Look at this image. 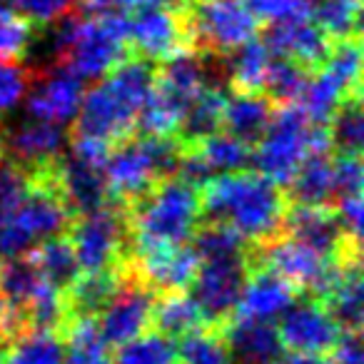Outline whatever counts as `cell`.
Returning a JSON list of instances; mask_svg holds the SVG:
<instances>
[{
  "mask_svg": "<svg viewBox=\"0 0 364 364\" xmlns=\"http://www.w3.org/2000/svg\"><path fill=\"white\" fill-rule=\"evenodd\" d=\"M203 220L235 230L247 245L269 242L282 235L287 195L259 172L237 170L215 175L200 190Z\"/></svg>",
  "mask_w": 364,
  "mask_h": 364,
  "instance_id": "obj_1",
  "label": "cell"
},
{
  "mask_svg": "<svg viewBox=\"0 0 364 364\" xmlns=\"http://www.w3.org/2000/svg\"><path fill=\"white\" fill-rule=\"evenodd\" d=\"M155 85V63L125 58L105 77L85 90L75 117V132L115 145L135 132L140 107Z\"/></svg>",
  "mask_w": 364,
  "mask_h": 364,
  "instance_id": "obj_2",
  "label": "cell"
},
{
  "mask_svg": "<svg viewBox=\"0 0 364 364\" xmlns=\"http://www.w3.org/2000/svg\"><path fill=\"white\" fill-rule=\"evenodd\" d=\"M48 50L58 63L68 65L82 82L100 80L130 53L127 16L122 11L102 16H65L50 23Z\"/></svg>",
  "mask_w": 364,
  "mask_h": 364,
  "instance_id": "obj_3",
  "label": "cell"
},
{
  "mask_svg": "<svg viewBox=\"0 0 364 364\" xmlns=\"http://www.w3.org/2000/svg\"><path fill=\"white\" fill-rule=\"evenodd\" d=\"M125 210L130 225L127 250L188 245L203 223L200 190L177 175L162 177Z\"/></svg>",
  "mask_w": 364,
  "mask_h": 364,
  "instance_id": "obj_4",
  "label": "cell"
},
{
  "mask_svg": "<svg viewBox=\"0 0 364 364\" xmlns=\"http://www.w3.org/2000/svg\"><path fill=\"white\" fill-rule=\"evenodd\" d=\"M180 155L182 142L177 137L127 135L117 140L102 167L110 203L127 208L140 200L155 182L175 175Z\"/></svg>",
  "mask_w": 364,
  "mask_h": 364,
  "instance_id": "obj_5",
  "label": "cell"
},
{
  "mask_svg": "<svg viewBox=\"0 0 364 364\" xmlns=\"http://www.w3.org/2000/svg\"><path fill=\"white\" fill-rule=\"evenodd\" d=\"M314 150H329L327 130L314 125L297 102L277 105L252 147V165L274 185L287 188L302 160Z\"/></svg>",
  "mask_w": 364,
  "mask_h": 364,
  "instance_id": "obj_6",
  "label": "cell"
},
{
  "mask_svg": "<svg viewBox=\"0 0 364 364\" xmlns=\"http://www.w3.org/2000/svg\"><path fill=\"white\" fill-rule=\"evenodd\" d=\"M73 215L63 203L50 170H41L33 177V185L23 203L0 220V259L26 257L46 240L65 235Z\"/></svg>",
  "mask_w": 364,
  "mask_h": 364,
  "instance_id": "obj_7",
  "label": "cell"
},
{
  "mask_svg": "<svg viewBox=\"0 0 364 364\" xmlns=\"http://www.w3.org/2000/svg\"><path fill=\"white\" fill-rule=\"evenodd\" d=\"M190 48L225 58L257 36L259 21L245 0H193L185 8Z\"/></svg>",
  "mask_w": 364,
  "mask_h": 364,
  "instance_id": "obj_8",
  "label": "cell"
},
{
  "mask_svg": "<svg viewBox=\"0 0 364 364\" xmlns=\"http://www.w3.org/2000/svg\"><path fill=\"white\" fill-rule=\"evenodd\" d=\"M68 230H70L68 240L75 250L80 272L125 264L130 247V225H127V210L122 205L107 203L92 213L80 215Z\"/></svg>",
  "mask_w": 364,
  "mask_h": 364,
  "instance_id": "obj_9",
  "label": "cell"
},
{
  "mask_svg": "<svg viewBox=\"0 0 364 364\" xmlns=\"http://www.w3.org/2000/svg\"><path fill=\"white\" fill-rule=\"evenodd\" d=\"M342 257H327L287 235H279V237L255 247L252 264H264L282 279H287L294 289H302L319 299L332 284Z\"/></svg>",
  "mask_w": 364,
  "mask_h": 364,
  "instance_id": "obj_10",
  "label": "cell"
},
{
  "mask_svg": "<svg viewBox=\"0 0 364 364\" xmlns=\"http://www.w3.org/2000/svg\"><path fill=\"white\" fill-rule=\"evenodd\" d=\"M250 267H252L250 255L200 262L198 274L190 284V297L200 307L208 327H223L235 314Z\"/></svg>",
  "mask_w": 364,
  "mask_h": 364,
  "instance_id": "obj_11",
  "label": "cell"
},
{
  "mask_svg": "<svg viewBox=\"0 0 364 364\" xmlns=\"http://www.w3.org/2000/svg\"><path fill=\"white\" fill-rule=\"evenodd\" d=\"M155 297V289H150L142 279H137L125 264V279L95 319L102 339L110 347H120V344L135 339L137 334L147 332Z\"/></svg>",
  "mask_w": 364,
  "mask_h": 364,
  "instance_id": "obj_12",
  "label": "cell"
},
{
  "mask_svg": "<svg viewBox=\"0 0 364 364\" xmlns=\"http://www.w3.org/2000/svg\"><path fill=\"white\" fill-rule=\"evenodd\" d=\"M277 319L279 342L289 352H332V347L344 332L337 324V319L329 314V309L324 307L322 299L312 297V294L302 299L294 297V302Z\"/></svg>",
  "mask_w": 364,
  "mask_h": 364,
  "instance_id": "obj_13",
  "label": "cell"
},
{
  "mask_svg": "<svg viewBox=\"0 0 364 364\" xmlns=\"http://www.w3.org/2000/svg\"><path fill=\"white\" fill-rule=\"evenodd\" d=\"M127 18V43L137 58L150 63H162L182 48H190L185 13L170 8L147 6L130 11Z\"/></svg>",
  "mask_w": 364,
  "mask_h": 364,
  "instance_id": "obj_14",
  "label": "cell"
},
{
  "mask_svg": "<svg viewBox=\"0 0 364 364\" xmlns=\"http://www.w3.org/2000/svg\"><path fill=\"white\" fill-rule=\"evenodd\" d=\"M82 95H85V82L68 65L55 63L46 73H41L36 80H31L26 95V110L36 120L68 127L70 122H75Z\"/></svg>",
  "mask_w": 364,
  "mask_h": 364,
  "instance_id": "obj_15",
  "label": "cell"
},
{
  "mask_svg": "<svg viewBox=\"0 0 364 364\" xmlns=\"http://www.w3.org/2000/svg\"><path fill=\"white\" fill-rule=\"evenodd\" d=\"M125 259L127 269L157 294L190 289L200 267V257L190 245L127 250Z\"/></svg>",
  "mask_w": 364,
  "mask_h": 364,
  "instance_id": "obj_16",
  "label": "cell"
},
{
  "mask_svg": "<svg viewBox=\"0 0 364 364\" xmlns=\"http://www.w3.org/2000/svg\"><path fill=\"white\" fill-rule=\"evenodd\" d=\"M68 142L65 127L36 117L0 130V152L31 172L50 170L68 150Z\"/></svg>",
  "mask_w": 364,
  "mask_h": 364,
  "instance_id": "obj_17",
  "label": "cell"
},
{
  "mask_svg": "<svg viewBox=\"0 0 364 364\" xmlns=\"http://www.w3.org/2000/svg\"><path fill=\"white\" fill-rule=\"evenodd\" d=\"M264 43L272 50V55L289 58L307 70L322 68L329 55V48H332V41L324 36V31L314 23L312 16L267 23Z\"/></svg>",
  "mask_w": 364,
  "mask_h": 364,
  "instance_id": "obj_18",
  "label": "cell"
},
{
  "mask_svg": "<svg viewBox=\"0 0 364 364\" xmlns=\"http://www.w3.org/2000/svg\"><path fill=\"white\" fill-rule=\"evenodd\" d=\"M282 235L327 255V257H342L349 250H359V245L347 240L334 210L324 208V205H292V208H287Z\"/></svg>",
  "mask_w": 364,
  "mask_h": 364,
  "instance_id": "obj_19",
  "label": "cell"
},
{
  "mask_svg": "<svg viewBox=\"0 0 364 364\" xmlns=\"http://www.w3.org/2000/svg\"><path fill=\"white\" fill-rule=\"evenodd\" d=\"M53 180L73 218H80L110 203L102 167L80 160L70 150L63 152L60 160L53 165Z\"/></svg>",
  "mask_w": 364,
  "mask_h": 364,
  "instance_id": "obj_20",
  "label": "cell"
},
{
  "mask_svg": "<svg viewBox=\"0 0 364 364\" xmlns=\"http://www.w3.org/2000/svg\"><path fill=\"white\" fill-rule=\"evenodd\" d=\"M230 364H277L284 354L274 322L230 317L220 327Z\"/></svg>",
  "mask_w": 364,
  "mask_h": 364,
  "instance_id": "obj_21",
  "label": "cell"
},
{
  "mask_svg": "<svg viewBox=\"0 0 364 364\" xmlns=\"http://www.w3.org/2000/svg\"><path fill=\"white\" fill-rule=\"evenodd\" d=\"M297 297V289L264 264H252L232 317L274 322Z\"/></svg>",
  "mask_w": 364,
  "mask_h": 364,
  "instance_id": "obj_22",
  "label": "cell"
},
{
  "mask_svg": "<svg viewBox=\"0 0 364 364\" xmlns=\"http://www.w3.org/2000/svg\"><path fill=\"white\" fill-rule=\"evenodd\" d=\"M344 332H362L364 317V289H362V267H359V250H349L339 259L337 274L327 292L319 297Z\"/></svg>",
  "mask_w": 364,
  "mask_h": 364,
  "instance_id": "obj_23",
  "label": "cell"
},
{
  "mask_svg": "<svg viewBox=\"0 0 364 364\" xmlns=\"http://www.w3.org/2000/svg\"><path fill=\"white\" fill-rule=\"evenodd\" d=\"M125 279V264L107 269H92V272H80L73 284L65 289V307L68 319L70 317H97L117 287Z\"/></svg>",
  "mask_w": 364,
  "mask_h": 364,
  "instance_id": "obj_24",
  "label": "cell"
},
{
  "mask_svg": "<svg viewBox=\"0 0 364 364\" xmlns=\"http://www.w3.org/2000/svg\"><path fill=\"white\" fill-rule=\"evenodd\" d=\"M332 150H314L302 160L297 172L289 180L287 190L294 205H334V172H332Z\"/></svg>",
  "mask_w": 364,
  "mask_h": 364,
  "instance_id": "obj_25",
  "label": "cell"
},
{
  "mask_svg": "<svg viewBox=\"0 0 364 364\" xmlns=\"http://www.w3.org/2000/svg\"><path fill=\"white\" fill-rule=\"evenodd\" d=\"M274 105L264 92H237L228 95L223 110V130L237 140L255 145L267 127Z\"/></svg>",
  "mask_w": 364,
  "mask_h": 364,
  "instance_id": "obj_26",
  "label": "cell"
},
{
  "mask_svg": "<svg viewBox=\"0 0 364 364\" xmlns=\"http://www.w3.org/2000/svg\"><path fill=\"white\" fill-rule=\"evenodd\" d=\"M225 100H228V92L218 85H210L185 107L180 127H177V135H175L177 140L182 142V147L195 145V142L205 140V137L223 130Z\"/></svg>",
  "mask_w": 364,
  "mask_h": 364,
  "instance_id": "obj_27",
  "label": "cell"
},
{
  "mask_svg": "<svg viewBox=\"0 0 364 364\" xmlns=\"http://www.w3.org/2000/svg\"><path fill=\"white\" fill-rule=\"evenodd\" d=\"M150 327L170 339H182L185 334L208 327V322L185 289V292H162L160 297H155Z\"/></svg>",
  "mask_w": 364,
  "mask_h": 364,
  "instance_id": "obj_28",
  "label": "cell"
},
{
  "mask_svg": "<svg viewBox=\"0 0 364 364\" xmlns=\"http://www.w3.org/2000/svg\"><path fill=\"white\" fill-rule=\"evenodd\" d=\"M65 344L60 329H26L8 342L0 364H63Z\"/></svg>",
  "mask_w": 364,
  "mask_h": 364,
  "instance_id": "obj_29",
  "label": "cell"
},
{
  "mask_svg": "<svg viewBox=\"0 0 364 364\" xmlns=\"http://www.w3.org/2000/svg\"><path fill=\"white\" fill-rule=\"evenodd\" d=\"M63 329V364H112V347L102 339L95 317H70Z\"/></svg>",
  "mask_w": 364,
  "mask_h": 364,
  "instance_id": "obj_30",
  "label": "cell"
},
{
  "mask_svg": "<svg viewBox=\"0 0 364 364\" xmlns=\"http://www.w3.org/2000/svg\"><path fill=\"white\" fill-rule=\"evenodd\" d=\"M329 150L334 155H362L364 145V115H362V92L347 95L332 112L324 125Z\"/></svg>",
  "mask_w": 364,
  "mask_h": 364,
  "instance_id": "obj_31",
  "label": "cell"
},
{
  "mask_svg": "<svg viewBox=\"0 0 364 364\" xmlns=\"http://www.w3.org/2000/svg\"><path fill=\"white\" fill-rule=\"evenodd\" d=\"M225 58H230L228 75L232 90L262 92L264 75H267L269 63H272V50L267 48V43L257 41V36H255L252 41H247Z\"/></svg>",
  "mask_w": 364,
  "mask_h": 364,
  "instance_id": "obj_32",
  "label": "cell"
},
{
  "mask_svg": "<svg viewBox=\"0 0 364 364\" xmlns=\"http://www.w3.org/2000/svg\"><path fill=\"white\" fill-rule=\"evenodd\" d=\"M193 147L200 155V160L205 162V167L210 170V175H225V172H237L247 170L252 165V145L237 140L230 132L220 130L215 135L205 137V140L195 142Z\"/></svg>",
  "mask_w": 364,
  "mask_h": 364,
  "instance_id": "obj_33",
  "label": "cell"
},
{
  "mask_svg": "<svg viewBox=\"0 0 364 364\" xmlns=\"http://www.w3.org/2000/svg\"><path fill=\"white\" fill-rule=\"evenodd\" d=\"M31 259L36 262L38 272L53 282L55 287H60L65 292L73 284V279L80 274V264H77L75 250H73L70 240L65 235H55V237L41 242L31 252Z\"/></svg>",
  "mask_w": 364,
  "mask_h": 364,
  "instance_id": "obj_34",
  "label": "cell"
},
{
  "mask_svg": "<svg viewBox=\"0 0 364 364\" xmlns=\"http://www.w3.org/2000/svg\"><path fill=\"white\" fill-rule=\"evenodd\" d=\"M349 92L342 87V82L334 75H329L324 68H317L312 77H307L302 95H299L297 105L304 110V115L314 122V125H327V120L332 117V112L337 110L339 102L347 97ZM357 95V92H354Z\"/></svg>",
  "mask_w": 364,
  "mask_h": 364,
  "instance_id": "obj_35",
  "label": "cell"
},
{
  "mask_svg": "<svg viewBox=\"0 0 364 364\" xmlns=\"http://www.w3.org/2000/svg\"><path fill=\"white\" fill-rule=\"evenodd\" d=\"M312 18L329 41L359 38L362 0H312Z\"/></svg>",
  "mask_w": 364,
  "mask_h": 364,
  "instance_id": "obj_36",
  "label": "cell"
},
{
  "mask_svg": "<svg viewBox=\"0 0 364 364\" xmlns=\"http://www.w3.org/2000/svg\"><path fill=\"white\" fill-rule=\"evenodd\" d=\"M307 68L297 65L289 58H279L272 55V63H269V70L264 75V85L262 92L269 97L274 107L277 105H289V102H297L299 95H302L304 85H307Z\"/></svg>",
  "mask_w": 364,
  "mask_h": 364,
  "instance_id": "obj_37",
  "label": "cell"
},
{
  "mask_svg": "<svg viewBox=\"0 0 364 364\" xmlns=\"http://www.w3.org/2000/svg\"><path fill=\"white\" fill-rule=\"evenodd\" d=\"M175 364H230L220 327H203L175 344Z\"/></svg>",
  "mask_w": 364,
  "mask_h": 364,
  "instance_id": "obj_38",
  "label": "cell"
},
{
  "mask_svg": "<svg viewBox=\"0 0 364 364\" xmlns=\"http://www.w3.org/2000/svg\"><path fill=\"white\" fill-rule=\"evenodd\" d=\"M193 245L195 255L200 257V262L205 259H228V257H245L247 252V242L240 237L235 230L225 228L220 223H205L195 230Z\"/></svg>",
  "mask_w": 364,
  "mask_h": 364,
  "instance_id": "obj_39",
  "label": "cell"
},
{
  "mask_svg": "<svg viewBox=\"0 0 364 364\" xmlns=\"http://www.w3.org/2000/svg\"><path fill=\"white\" fill-rule=\"evenodd\" d=\"M112 364H175V339L160 332H142L117 347Z\"/></svg>",
  "mask_w": 364,
  "mask_h": 364,
  "instance_id": "obj_40",
  "label": "cell"
},
{
  "mask_svg": "<svg viewBox=\"0 0 364 364\" xmlns=\"http://www.w3.org/2000/svg\"><path fill=\"white\" fill-rule=\"evenodd\" d=\"M322 68L342 82V87L349 95L362 92V46H359V38L332 41L329 55Z\"/></svg>",
  "mask_w": 364,
  "mask_h": 364,
  "instance_id": "obj_41",
  "label": "cell"
},
{
  "mask_svg": "<svg viewBox=\"0 0 364 364\" xmlns=\"http://www.w3.org/2000/svg\"><path fill=\"white\" fill-rule=\"evenodd\" d=\"M36 41V26L18 16L11 6L0 11V60L18 63L31 55Z\"/></svg>",
  "mask_w": 364,
  "mask_h": 364,
  "instance_id": "obj_42",
  "label": "cell"
},
{
  "mask_svg": "<svg viewBox=\"0 0 364 364\" xmlns=\"http://www.w3.org/2000/svg\"><path fill=\"white\" fill-rule=\"evenodd\" d=\"M33 177L36 172L26 170L16 160L0 152V220H6L23 203L33 185Z\"/></svg>",
  "mask_w": 364,
  "mask_h": 364,
  "instance_id": "obj_43",
  "label": "cell"
},
{
  "mask_svg": "<svg viewBox=\"0 0 364 364\" xmlns=\"http://www.w3.org/2000/svg\"><path fill=\"white\" fill-rule=\"evenodd\" d=\"M33 73L11 60H0V117L11 115L28 95Z\"/></svg>",
  "mask_w": 364,
  "mask_h": 364,
  "instance_id": "obj_44",
  "label": "cell"
},
{
  "mask_svg": "<svg viewBox=\"0 0 364 364\" xmlns=\"http://www.w3.org/2000/svg\"><path fill=\"white\" fill-rule=\"evenodd\" d=\"M8 6L36 28H46L75 11L77 0H8Z\"/></svg>",
  "mask_w": 364,
  "mask_h": 364,
  "instance_id": "obj_45",
  "label": "cell"
},
{
  "mask_svg": "<svg viewBox=\"0 0 364 364\" xmlns=\"http://www.w3.org/2000/svg\"><path fill=\"white\" fill-rule=\"evenodd\" d=\"M257 21H284V18L312 16V0H245Z\"/></svg>",
  "mask_w": 364,
  "mask_h": 364,
  "instance_id": "obj_46",
  "label": "cell"
},
{
  "mask_svg": "<svg viewBox=\"0 0 364 364\" xmlns=\"http://www.w3.org/2000/svg\"><path fill=\"white\" fill-rule=\"evenodd\" d=\"M359 157L362 155H334L332 172H334V193H337V198L339 195L362 193L364 170H362V160H359Z\"/></svg>",
  "mask_w": 364,
  "mask_h": 364,
  "instance_id": "obj_47",
  "label": "cell"
},
{
  "mask_svg": "<svg viewBox=\"0 0 364 364\" xmlns=\"http://www.w3.org/2000/svg\"><path fill=\"white\" fill-rule=\"evenodd\" d=\"M332 210H334V215H337L347 240L359 245V237H362V193L339 195V198L334 200Z\"/></svg>",
  "mask_w": 364,
  "mask_h": 364,
  "instance_id": "obj_48",
  "label": "cell"
},
{
  "mask_svg": "<svg viewBox=\"0 0 364 364\" xmlns=\"http://www.w3.org/2000/svg\"><path fill=\"white\" fill-rule=\"evenodd\" d=\"M334 364H364V349L359 332H342L339 342L332 347Z\"/></svg>",
  "mask_w": 364,
  "mask_h": 364,
  "instance_id": "obj_49",
  "label": "cell"
},
{
  "mask_svg": "<svg viewBox=\"0 0 364 364\" xmlns=\"http://www.w3.org/2000/svg\"><path fill=\"white\" fill-rule=\"evenodd\" d=\"M190 3H193V0H122V11H137V8L160 6V8H170V11L185 13V8H188Z\"/></svg>",
  "mask_w": 364,
  "mask_h": 364,
  "instance_id": "obj_50",
  "label": "cell"
},
{
  "mask_svg": "<svg viewBox=\"0 0 364 364\" xmlns=\"http://www.w3.org/2000/svg\"><path fill=\"white\" fill-rule=\"evenodd\" d=\"M77 6L85 8L90 16H102V13L122 11V0H77Z\"/></svg>",
  "mask_w": 364,
  "mask_h": 364,
  "instance_id": "obj_51",
  "label": "cell"
},
{
  "mask_svg": "<svg viewBox=\"0 0 364 364\" xmlns=\"http://www.w3.org/2000/svg\"><path fill=\"white\" fill-rule=\"evenodd\" d=\"M277 364H334L332 357H324V354H309V352H292L282 359H279Z\"/></svg>",
  "mask_w": 364,
  "mask_h": 364,
  "instance_id": "obj_52",
  "label": "cell"
},
{
  "mask_svg": "<svg viewBox=\"0 0 364 364\" xmlns=\"http://www.w3.org/2000/svg\"><path fill=\"white\" fill-rule=\"evenodd\" d=\"M6 347H8V337L0 332V359H3V354H6Z\"/></svg>",
  "mask_w": 364,
  "mask_h": 364,
  "instance_id": "obj_53",
  "label": "cell"
},
{
  "mask_svg": "<svg viewBox=\"0 0 364 364\" xmlns=\"http://www.w3.org/2000/svg\"><path fill=\"white\" fill-rule=\"evenodd\" d=\"M3 8H8V0H0V11H3Z\"/></svg>",
  "mask_w": 364,
  "mask_h": 364,
  "instance_id": "obj_54",
  "label": "cell"
}]
</instances>
